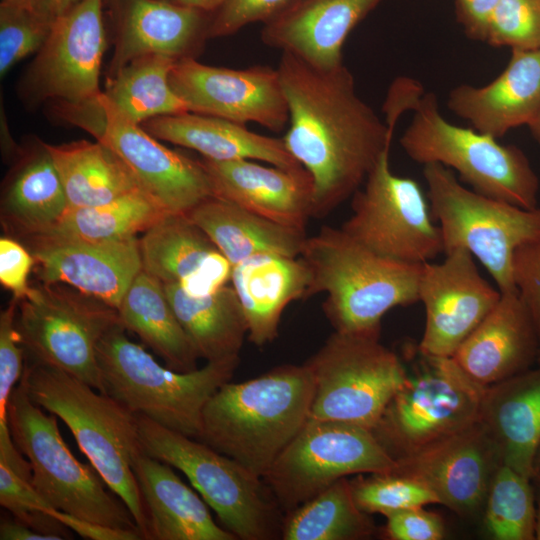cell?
<instances>
[{
    "label": "cell",
    "instance_id": "74e56055",
    "mask_svg": "<svg viewBox=\"0 0 540 540\" xmlns=\"http://www.w3.org/2000/svg\"><path fill=\"white\" fill-rule=\"evenodd\" d=\"M165 214L138 191L103 205L69 207L51 229L40 235L92 242L122 240L146 231Z\"/></svg>",
    "mask_w": 540,
    "mask_h": 540
},
{
    "label": "cell",
    "instance_id": "f1b7e54d",
    "mask_svg": "<svg viewBox=\"0 0 540 540\" xmlns=\"http://www.w3.org/2000/svg\"><path fill=\"white\" fill-rule=\"evenodd\" d=\"M143 128L157 139L196 150L207 159H247L284 169L302 168L283 138L255 133L245 124L230 120L185 112L152 118Z\"/></svg>",
    "mask_w": 540,
    "mask_h": 540
},
{
    "label": "cell",
    "instance_id": "7bdbcfd3",
    "mask_svg": "<svg viewBox=\"0 0 540 540\" xmlns=\"http://www.w3.org/2000/svg\"><path fill=\"white\" fill-rule=\"evenodd\" d=\"M485 42L511 50L540 49V0H500Z\"/></svg>",
    "mask_w": 540,
    "mask_h": 540
},
{
    "label": "cell",
    "instance_id": "8fae6325",
    "mask_svg": "<svg viewBox=\"0 0 540 540\" xmlns=\"http://www.w3.org/2000/svg\"><path fill=\"white\" fill-rule=\"evenodd\" d=\"M380 333L334 331L304 364L314 379L309 419L372 431L407 378L399 356Z\"/></svg>",
    "mask_w": 540,
    "mask_h": 540
},
{
    "label": "cell",
    "instance_id": "ac0fdd59",
    "mask_svg": "<svg viewBox=\"0 0 540 540\" xmlns=\"http://www.w3.org/2000/svg\"><path fill=\"white\" fill-rule=\"evenodd\" d=\"M103 3L79 0L58 16L28 74L29 86L37 96L74 105L91 101L101 93Z\"/></svg>",
    "mask_w": 540,
    "mask_h": 540
},
{
    "label": "cell",
    "instance_id": "11a10c76",
    "mask_svg": "<svg viewBox=\"0 0 540 540\" xmlns=\"http://www.w3.org/2000/svg\"><path fill=\"white\" fill-rule=\"evenodd\" d=\"M528 127L532 136L540 145V114Z\"/></svg>",
    "mask_w": 540,
    "mask_h": 540
},
{
    "label": "cell",
    "instance_id": "836d02e7",
    "mask_svg": "<svg viewBox=\"0 0 540 540\" xmlns=\"http://www.w3.org/2000/svg\"><path fill=\"white\" fill-rule=\"evenodd\" d=\"M44 145L60 174L69 207L103 205L141 191L120 157L97 140Z\"/></svg>",
    "mask_w": 540,
    "mask_h": 540
},
{
    "label": "cell",
    "instance_id": "f6af8a7d",
    "mask_svg": "<svg viewBox=\"0 0 540 540\" xmlns=\"http://www.w3.org/2000/svg\"><path fill=\"white\" fill-rule=\"evenodd\" d=\"M297 0H224L211 17L208 37H223L243 27L267 23Z\"/></svg>",
    "mask_w": 540,
    "mask_h": 540
},
{
    "label": "cell",
    "instance_id": "6da1fadb",
    "mask_svg": "<svg viewBox=\"0 0 540 540\" xmlns=\"http://www.w3.org/2000/svg\"><path fill=\"white\" fill-rule=\"evenodd\" d=\"M277 69L289 109L283 141L313 180V217H323L363 185L394 129L357 94L344 63L318 68L282 52Z\"/></svg>",
    "mask_w": 540,
    "mask_h": 540
},
{
    "label": "cell",
    "instance_id": "d4e9b609",
    "mask_svg": "<svg viewBox=\"0 0 540 540\" xmlns=\"http://www.w3.org/2000/svg\"><path fill=\"white\" fill-rule=\"evenodd\" d=\"M111 75L130 61L159 54L180 60L208 37L210 19L196 8L166 0H120Z\"/></svg>",
    "mask_w": 540,
    "mask_h": 540
},
{
    "label": "cell",
    "instance_id": "9c48e42d",
    "mask_svg": "<svg viewBox=\"0 0 540 540\" xmlns=\"http://www.w3.org/2000/svg\"><path fill=\"white\" fill-rule=\"evenodd\" d=\"M420 354L372 432L397 462L480 420L485 387L453 357Z\"/></svg>",
    "mask_w": 540,
    "mask_h": 540
},
{
    "label": "cell",
    "instance_id": "680465c9",
    "mask_svg": "<svg viewBox=\"0 0 540 540\" xmlns=\"http://www.w3.org/2000/svg\"><path fill=\"white\" fill-rule=\"evenodd\" d=\"M531 480L534 488L540 492V474L534 473Z\"/></svg>",
    "mask_w": 540,
    "mask_h": 540
},
{
    "label": "cell",
    "instance_id": "9a60e30c",
    "mask_svg": "<svg viewBox=\"0 0 540 540\" xmlns=\"http://www.w3.org/2000/svg\"><path fill=\"white\" fill-rule=\"evenodd\" d=\"M389 156L387 149L353 194L352 214L340 228L381 256L414 264L430 262L444 252L440 227L432 221L418 182L395 175Z\"/></svg>",
    "mask_w": 540,
    "mask_h": 540
},
{
    "label": "cell",
    "instance_id": "f5cc1de1",
    "mask_svg": "<svg viewBox=\"0 0 540 540\" xmlns=\"http://www.w3.org/2000/svg\"><path fill=\"white\" fill-rule=\"evenodd\" d=\"M175 4L196 8L205 12L213 13L224 0H166Z\"/></svg>",
    "mask_w": 540,
    "mask_h": 540
},
{
    "label": "cell",
    "instance_id": "4316f807",
    "mask_svg": "<svg viewBox=\"0 0 540 540\" xmlns=\"http://www.w3.org/2000/svg\"><path fill=\"white\" fill-rule=\"evenodd\" d=\"M132 467L147 514L149 539H237L213 520L206 502L179 478L172 466L142 450Z\"/></svg>",
    "mask_w": 540,
    "mask_h": 540
},
{
    "label": "cell",
    "instance_id": "c3c4849f",
    "mask_svg": "<svg viewBox=\"0 0 540 540\" xmlns=\"http://www.w3.org/2000/svg\"><path fill=\"white\" fill-rule=\"evenodd\" d=\"M34 264L35 259L27 247L12 238L1 237L0 282L19 301L31 291L28 277Z\"/></svg>",
    "mask_w": 540,
    "mask_h": 540
},
{
    "label": "cell",
    "instance_id": "91938a15",
    "mask_svg": "<svg viewBox=\"0 0 540 540\" xmlns=\"http://www.w3.org/2000/svg\"><path fill=\"white\" fill-rule=\"evenodd\" d=\"M56 2H57V0H56Z\"/></svg>",
    "mask_w": 540,
    "mask_h": 540
},
{
    "label": "cell",
    "instance_id": "cb8c5ba5",
    "mask_svg": "<svg viewBox=\"0 0 540 540\" xmlns=\"http://www.w3.org/2000/svg\"><path fill=\"white\" fill-rule=\"evenodd\" d=\"M382 0H297L263 25L262 42L318 68L343 64L353 28Z\"/></svg>",
    "mask_w": 540,
    "mask_h": 540
},
{
    "label": "cell",
    "instance_id": "7402d4cb",
    "mask_svg": "<svg viewBox=\"0 0 540 540\" xmlns=\"http://www.w3.org/2000/svg\"><path fill=\"white\" fill-rule=\"evenodd\" d=\"M452 357L485 388L537 364V334L518 291L501 292L494 308Z\"/></svg>",
    "mask_w": 540,
    "mask_h": 540
},
{
    "label": "cell",
    "instance_id": "e0dca14e",
    "mask_svg": "<svg viewBox=\"0 0 540 540\" xmlns=\"http://www.w3.org/2000/svg\"><path fill=\"white\" fill-rule=\"evenodd\" d=\"M440 263L422 264L419 302L426 322L418 352L452 357L500 299L501 292L479 273L474 257L462 248Z\"/></svg>",
    "mask_w": 540,
    "mask_h": 540
},
{
    "label": "cell",
    "instance_id": "bcb514c9",
    "mask_svg": "<svg viewBox=\"0 0 540 540\" xmlns=\"http://www.w3.org/2000/svg\"><path fill=\"white\" fill-rule=\"evenodd\" d=\"M513 280L532 319L540 365V237L518 247L513 256Z\"/></svg>",
    "mask_w": 540,
    "mask_h": 540
},
{
    "label": "cell",
    "instance_id": "816d5d0a",
    "mask_svg": "<svg viewBox=\"0 0 540 540\" xmlns=\"http://www.w3.org/2000/svg\"><path fill=\"white\" fill-rule=\"evenodd\" d=\"M1 540H59L58 537L40 533L25 523L4 518L0 523Z\"/></svg>",
    "mask_w": 540,
    "mask_h": 540
},
{
    "label": "cell",
    "instance_id": "ab89813d",
    "mask_svg": "<svg viewBox=\"0 0 540 540\" xmlns=\"http://www.w3.org/2000/svg\"><path fill=\"white\" fill-rule=\"evenodd\" d=\"M60 15L56 0H2L0 4V74L38 52Z\"/></svg>",
    "mask_w": 540,
    "mask_h": 540
},
{
    "label": "cell",
    "instance_id": "52a82bcc",
    "mask_svg": "<svg viewBox=\"0 0 540 540\" xmlns=\"http://www.w3.org/2000/svg\"><path fill=\"white\" fill-rule=\"evenodd\" d=\"M142 450L182 472L237 539L281 536L282 510L261 477L198 439L137 415Z\"/></svg>",
    "mask_w": 540,
    "mask_h": 540
},
{
    "label": "cell",
    "instance_id": "3957f363",
    "mask_svg": "<svg viewBox=\"0 0 540 540\" xmlns=\"http://www.w3.org/2000/svg\"><path fill=\"white\" fill-rule=\"evenodd\" d=\"M314 389L305 364L229 381L204 406L198 440L262 478L308 421Z\"/></svg>",
    "mask_w": 540,
    "mask_h": 540
},
{
    "label": "cell",
    "instance_id": "1f68e13d",
    "mask_svg": "<svg viewBox=\"0 0 540 540\" xmlns=\"http://www.w3.org/2000/svg\"><path fill=\"white\" fill-rule=\"evenodd\" d=\"M69 203L60 174L44 143L13 173L1 203L6 230L22 238L51 229Z\"/></svg>",
    "mask_w": 540,
    "mask_h": 540
},
{
    "label": "cell",
    "instance_id": "ee69618b",
    "mask_svg": "<svg viewBox=\"0 0 540 540\" xmlns=\"http://www.w3.org/2000/svg\"><path fill=\"white\" fill-rule=\"evenodd\" d=\"M19 300L13 297L0 314V427H8L7 408L10 395L24 370L25 351L16 328Z\"/></svg>",
    "mask_w": 540,
    "mask_h": 540
},
{
    "label": "cell",
    "instance_id": "b9f144b4",
    "mask_svg": "<svg viewBox=\"0 0 540 540\" xmlns=\"http://www.w3.org/2000/svg\"><path fill=\"white\" fill-rule=\"evenodd\" d=\"M31 477V468L16 467L0 460L1 506L40 533L60 540L72 538L70 529L50 515L54 508L33 487Z\"/></svg>",
    "mask_w": 540,
    "mask_h": 540
},
{
    "label": "cell",
    "instance_id": "60d3db41",
    "mask_svg": "<svg viewBox=\"0 0 540 540\" xmlns=\"http://www.w3.org/2000/svg\"><path fill=\"white\" fill-rule=\"evenodd\" d=\"M350 484L356 504L368 514L386 517L407 508L439 504L437 496L427 486L395 471L359 474Z\"/></svg>",
    "mask_w": 540,
    "mask_h": 540
},
{
    "label": "cell",
    "instance_id": "db71d44e",
    "mask_svg": "<svg viewBox=\"0 0 540 540\" xmlns=\"http://www.w3.org/2000/svg\"><path fill=\"white\" fill-rule=\"evenodd\" d=\"M535 496H536V513H535V525H534V539L540 540V492L536 489H535Z\"/></svg>",
    "mask_w": 540,
    "mask_h": 540
},
{
    "label": "cell",
    "instance_id": "f546056e",
    "mask_svg": "<svg viewBox=\"0 0 540 540\" xmlns=\"http://www.w3.org/2000/svg\"><path fill=\"white\" fill-rule=\"evenodd\" d=\"M228 259L232 268L260 254L301 255L305 231L284 226L212 196L186 214Z\"/></svg>",
    "mask_w": 540,
    "mask_h": 540
},
{
    "label": "cell",
    "instance_id": "d590c367",
    "mask_svg": "<svg viewBox=\"0 0 540 540\" xmlns=\"http://www.w3.org/2000/svg\"><path fill=\"white\" fill-rule=\"evenodd\" d=\"M178 61L151 54L138 57L110 75L105 95L132 121L189 112L170 85V72Z\"/></svg>",
    "mask_w": 540,
    "mask_h": 540
},
{
    "label": "cell",
    "instance_id": "8992f818",
    "mask_svg": "<svg viewBox=\"0 0 540 540\" xmlns=\"http://www.w3.org/2000/svg\"><path fill=\"white\" fill-rule=\"evenodd\" d=\"M119 325L97 347L104 393L136 415L198 439L203 408L229 382L239 356L210 361L189 372L160 365L141 345L131 341Z\"/></svg>",
    "mask_w": 540,
    "mask_h": 540
},
{
    "label": "cell",
    "instance_id": "681fc988",
    "mask_svg": "<svg viewBox=\"0 0 540 540\" xmlns=\"http://www.w3.org/2000/svg\"><path fill=\"white\" fill-rule=\"evenodd\" d=\"M499 1L455 0L457 20L469 38L485 42L491 16Z\"/></svg>",
    "mask_w": 540,
    "mask_h": 540
},
{
    "label": "cell",
    "instance_id": "d6a6232c",
    "mask_svg": "<svg viewBox=\"0 0 540 540\" xmlns=\"http://www.w3.org/2000/svg\"><path fill=\"white\" fill-rule=\"evenodd\" d=\"M169 303L200 358L207 362L238 357L246 318L232 286L205 296H191L177 283L164 284Z\"/></svg>",
    "mask_w": 540,
    "mask_h": 540
},
{
    "label": "cell",
    "instance_id": "ba28073f",
    "mask_svg": "<svg viewBox=\"0 0 540 540\" xmlns=\"http://www.w3.org/2000/svg\"><path fill=\"white\" fill-rule=\"evenodd\" d=\"M57 418L46 415L20 382L15 386L8 402V426L14 444L30 464L33 487L55 509L140 532L128 507L111 489L107 490L97 470L71 453Z\"/></svg>",
    "mask_w": 540,
    "mask_h": 540
},
{
    "label": "cell",
    "instance_id": "8d00e7d4",
    "mask_svg": "<svg viewBox=\"0 0 540 540\" xmlns=\"http://www.w3.org/2000/svg\"><path fill=\"white\" fill-rule=\"evenodd\" d=\"M353 497L350 480L342 478L287 512L283 540H359L372 536L375 525Z\"/></svg>",
    "mask_w": 540,
    "mask_h": 540
},
{
    "label": "cell",
    "instance_id": "d6986e66",
    "mask_svg": "<svg viewBox=\"0 0 540 540\" xmlns=\"http://www.w3.org/2000/svg\"><path fill=\"white\" fill-rule=\"evenodd\" d=\"M502 464L497 447L480 422L397 461L395 472L427 486L461 516L484 508L492 479Z\"/></svg>",
    "mask_w": 540,
    "mask_h": 540
},
{
    "label": "cell",
    "instance_id": "f35d334b",
    "mask_svg": "<svg viewBox=\"0 0 540 540\" xmlns=\"http://www.w3.org/2000/svg\"><path fill=\"white\" fill-rule=\"evenodd\" d=\"M483 509L484 530L490 538L534 540L536 496L531 479L501 464Z\"/></svg>",
    "mask_w": 540,
    "mask_h": 540
},
{
    "label": "cell",
    "instance_id": "4fadbf2b",
    "mask_svg": "<svg viewBox=\"0 0 540 540\" xmlns=\"http://www.w3.org/2000/svg\"><path fill=\"white\" fill-rule=\"evenodd\" d=\"M62 116L113 150L141 191L167 213L187 214L214 196L201 161L192 160L156 140L101 92L95 99L60 107Z\"/></svg>",
    "mask_w": 540,
    "mask_h": 540
},
{
    "label": "cell",
    "instance_id": "5b68a950",
    "mask_svg": "<svg viewBox=\"0 0 540 540\" xmlns=\"http://www.w3.org/2000/svg\"><path fill=\"white\" fill-rule=\"evenodd\" d=\"M300 257L311 271L308 297L326 294L322 308L334 331L380 333L388 311L419 302L422 264L381 256L341 228L307 237Z\"/></svg>",
    "mask_w": 540,
    "mask_h": 540
},
{
    "label": "cell",
    "instance_id": "44dd1931",
    "mask_svg": "<svg viewBox=\"0 0 540 540\" xmlns=\"http://www.w3.org/2000/svg\"><path fill=\"white\" fill-rule=\"evenodd\" d=\"M214 196L261 217L305 231L313 217V180L303 167L284 169L254 160H200Z\"/></svg>",
    "mask_w": 540,
    "mask_h": 540
},
{
    "label": "cell",
    "instance_id": "ffe728a7",
    "mask_svg": "<svg viewBox=\"0 0 540 540\" xmlns=\"http://www.w3.org/2000/svg\"><path fill=\"white\" fill-rule=\"evenodd\" d=\"M26 239L42 283L69 285L116 309L142 270L136 236L102 242L46 235Z\"/></svg>",
    "mask_w": 540,
    "mask_h": 540
},
{
    "label": "cell",
    "instance_id": "f907efd6",
    "mask_svg": "<svg viewBox=\"0 0 540 540\" xmlns=\"http://www.w3.org/2000/svg\"><path fill=\"white\" fill-rule=\"evenodd\" d=\"M50 515L63 523L68 529L84 539L90 540H139L143 539L141 533L136 530L115 528L97 522L85 520L60 511L52 509Z\"/></svg>",
    "mask_w": 540,
    "mask_h": 540
},
{
    "label": "cell",
    "instance_id": "83f0119b",
    "mask_svg": "<svg viewBox=\"0 0 540 540\" xmlns=\"http://www.w3.org/2000/svg\"><path fill=\"white\" fill-rule=\"evenodd\" d=\"M480 422L502 464L532 479L540 446V365L486 387Z\"/></svg>",
    "mask_w": 540,
    "mask_h": 540
},
{
    "label": "cell",
    "instance_id": "7c38bea8",
    "mask_svg": "<svg viewBox=\"0 0 540 540\" xmlns=\"http://www.w3.org/2000/svg\"><path fill=\"white\" fill-rule=\"evenodd\" d=\"M18 307L16 328L25 357L104 393L97 347L122 325L117 309L76 289L44 283L32 287Z\"/></svg>",
    "mask_w": 540,
    "mask_h": 540
},
{
    "label": "cell",
    "instance_id": "4dcf8cb0",
    "mask_svg": "<svg viewBox=\"0 0 540 540\" xmlns=\"http://www.w3.org/2000/svg\"><path fill=\"white\" fill-rule=\"evenodd\" d=\"M123 327L179 372L197 369L200 358L156 277L141 270L117 308Z\"/></svg>",
    "mask_w": 540,
    "mask_h": 540
},
{
    "label": "cell",
    "instance_id": "7dc6e473",
    "mask_svg": "<svg viewBox=\"0 0 540 540\" xmlns=\"http://www.w3.org/2000/svg\"><path fill=\"white\" fill-rule=\"evenodd\" d=\"M424 506L403 509L386 516L385 534L392 540H441L445 536L442 517Z\"/></svg>",
    "mask_w": 540,
    "mask_h": 540
},
{
    "label": "cell",
    "instance_id": "603a6c76",
    "mask_svg": "<svg viewBox=\"0 0 540 540\" xmlns=\"http://www.w3.org/2000/svg\"><path fill=\"white\" fill-rule=\"evenodd\" d=\"M449 109L476 131L494 138L529 126L540 114V49L512 50L510 60L493 81L453 88Z\"/></svg>",
    "mask_w": 540,
    "mask_h": 540
},
{
    "label": "cell",
    "instance_id": "484cf974",
    "mask_svg": "<svg viewBox=\"0 0 540 540\" xmlns=\"http://www.w3.org/2000/svg\"><path fill=\"white\" fill-rule=\"evenodd\" d=\"M311 279V271L301 257L260 254L232 268V287L241 303L251 343L261 347L276 339L284 309L295 300L308 298Z\"/></svg>",
    "mask_w": 540,
    "mask_h": 540
},
{
    "label": "cell",
    "instance_id": "2e32d148",
    "mask_svg": "<svg viewBox=\"0 0 540 540\" xmlns=\"http://www.w3.org/2000/svg\"><path fill=\"white\" fill-rule=\"evenodd\" d=\"M170 85L189 112L236 123H257L280 132L289 124L286 95L277 68L232 69L202 64L194 57L175 62Z\"/></svg>",
    "mask_w": 540,
    "mask_h": 540
},
{
    "label": "cell",
    "instance_id": "7a4b0ae2",
    "mask_svg": "<svg viewBox=\"0 0 540 540\" xmlns=\"http://www.w3.org/2000/svg\"><path fill=\"white\" fill-rule=\"evenodd\" d=\"M407 110L413 117L400 144L413 161L454 169L461 181L482 195L524 209L538 207L539 178L520 148L449 122L433 93H425L413 79L400 77L390 86L383 111L386 117L398 119Z\"/></svg>",
    "mask_w": 540,
    "mask_h": 540
},
{
    "label": "cell",
    "instance_id": "277c9868",
    "mask_svg": "<svg viewBox=\"0 0 540 540\" xmlns=\"http://www.w3.org/2000/svg\"><path fill=\"white\" fill-rule=\"evenodd\" d=\"M31 400L70 429L80 450L128 507L143 539L149 525L133 472L142 451L137 415L121 402L56 367L29 360L19 381Z\"/></svg>",
    "mask_w": 540,
    "mask_h": 540
},
{
    "label": "cell",
    "instance_id": "e575fe53",
    "mask_svg": "<svg viewBox=\"0 0 540 540\" xmlns=\"http://www.w3.org/2000/svg\"><path fill=\"white\" fill-rule=\"evenodd\" d=\"M142 270L163 284L183 285L219 253L210 238L186 214L167 213L139 239Z\"/></svg>",
    "mask_w": 540,
    "mask_h": 540
},
{
    "label": "cell",
    "instance_id": "30bf717a",
    "mask_svg": "<svg viewBox=\"0 0 540 540\" xmlns=\"http://www.w3.org/2000/svg\"><path fill=\"white\" fill-rule=\"evenodd\" d=\"M432 217L439 222L444 253L467 250L490 273L500 292L517 291L513 256L540 237V207L524 209L464 187L441 164L423 165Z\"/></svg>",
    "mask_w": 540,
    "mask_h": 540
},
{
    "label": "cell",
    "instance_id": "6f0895ef",
    "mask_svg": "<svg viewBox=\"0 0 540 540\" xmlns=\"http://www.w3.org/2000/svg\"><path fill=\"white\" fill-rule=\"evenodd\" d=\"M534 473L540 474V446L534 461Z\"/></svg>",
    "mask_w": 540,
    "mask_h": 540
},
{
    "label": "cell",
    "instance_id": "9f6ffc18",
    "mask_svg": "<svg viewBox=\"0 0 540 540\" xmlns=\"http://www.w3.org/2000/svg\"><path fill=\"white\" fill-rule=\"evenodd\" d=\"M79 0H57V7L59 13H63L68 10L71 6L76 4Z\"/></svg>",
    "mask_w": 540,
    "mask_h": 540
},
{
    "label": "cell",
    "instance_id": "5bb4252c",
    "mask_svg": "<svg viewBox=\"0 0 540 540\" xmlns=\"http://www.w3.org/2000/svg\"><path fill=\"white\" fill-rule=\"evenodd\" d=\"M397 462L367 428L308 419L262 477L286 513L349 475L392 472Z\"/></svg>",
    "mask_w": 540,
    "mask_h": 540
}]
</instances>
